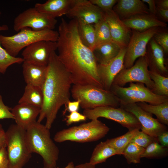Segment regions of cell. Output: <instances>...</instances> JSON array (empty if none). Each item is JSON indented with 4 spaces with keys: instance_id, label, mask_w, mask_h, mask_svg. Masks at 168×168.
Segmentation results:
<instances>
[{
    "instance_id": "1",
    "label": "cell",
    "mask_w": 168,
    "mask_h": 168,
    "mask_svg": "<svg viewBox=\"0 0 168 168\" xmlns=\"http://www.w3.org/2000/svg\"><path fill=\"white\" fill-rule=\"evenodd\" d=\"M58 32V56L70 73L72 84L103 88L97 73V60L93 51L80 38L77 20L68 22L62 18Z\"/></svg>"
},
{
    "instance_id": "2",
    "label": "cell",
    "mask_w": 168,
    "mask_h": 168,
    "mask_svg": "<svg viewBox=\"0 0 168 168\" xmlns=\"http://www.w3.org/2000/svg\"><path fill=\"white\" fill-rule=\"evenodd\" d=\"M45 79L42 87L43 102L37 122L46 119L45 126L50 129L58 110L70 101L71 85L70 73L58 58L52 53L47 66Z\"/></svg>"
},
{
    "instance_id": "3",
    "label": "cell",
    "mask_w": 168,
    "mask_h": 168,
    "mask_svg": "<svg viewBox=\"0 0 168 168\" xmlns=\"http://www.w3.org/2000/svg\"><path fill=\"white\" fill-rule=\"evenodd\" d=\"M26 140L30 152L42 158L43 168H56L59 150L45 125L37 121L31 124L26 130Z\"/></svg>"
},
{
    "instance_id": "4",
    "label": "cell",
    "mask_w": 168,
    "mask_h": 168,
    "mask_svg": "<svg viewBox=\"0 0 168 168\" xmlns=\"http://www.w3.org/2000/svg\"><path fill=\"white\" fill-rule=\"evenodd\" d=\"M71 94L75 100L80 101V106L84 110L120 106L119 99L112 92L95 86L73 85Z\"/></svg>"
},
{
    "instance_id": "5",
    "label": "cell",
    "mask_w": 168,
    "mask_h": 168,
    "mask_svg": "<svg viewBox=\"0 0 168 168\" xmlns=\"http://www.w3.org/2000/svg\"><path fill=\"white\" fill-rule=\"evenodd\" d=\"M58 37V31L54 30L35 31L25 28L12 35H0V43L9 54L16 57L22 49L34 43L42 40L57 42Z\"/></svg>"
},
{
    "instance_id": "6",
    "label": "cell",
    "mask_w": 168,
    "mask_h": 168,
    "mask_svg": "<svg viewBox=\"0 0 168 168\" xmlns=\"http://www.w3.org/2000/svg\"><path fill=\"white\" fill-rule=\"evenodd\" d=\"M110 129L98 119H93L57 132L54 140L59 143L68 141L80 143L94 142L104 137Z\"/></svg>"
},
{
    "instance_id": "7",
    "label": "cell",
    "mask_w": 168,
    "mask_h": 168,
    "mask_svg": "<svg viewBox=\"0 0 168 168\" xmlns=\"http://www.w3.org/2000/svg\"><path fill=\"white\" fill-rule=\"evenodd\" d=\"M9 168H22L31 157L27 147L26 130L16 124L11 125L6 132Z\"/></svg>"
},
{
    "instance_id": "8",
    "label": "cell",
    "mask_w": 168,
    "mask_h": 168,
    "mask_svg": "<svg viewBox=\"0 0 168 168\" xmlns=\"http://www.w3.org/2000/svg\"><path fill=\"white\" fill-rule=\"evenodd\" d=\"M110 91L118 98L120 105L139 102L157 105L168 101V96L156 94L140 82H130L128 87L112 84Z\"/></svg>"
},
{
    "instance_id": "9",
    "label": "cell",
    "mask_w": 168,
    "mask_h": 168,
    "mask_svg": "<svg viewBox=\"0 0 168 168\" xmlns=\"http://www.w3.org/2000/svg\"><path fill=\"white\" fill-rule=\"evenodd\" d=\"M83 114L91 120L103 117L116 122L128 130H140L141 126L136 117L120 107L106 106L84 110Z\"/></svg>"
},
{
    "instance_id": "10",
    "label": "cell",
    "mask_w": 168,
    "mask_h": 168,
    "mask_svg": "<svg viewBox=\"0 0 168 168\" xmlns=\"http://www.w3.org/2000/svg\"><path fill=\"white\" fill-rule=\"evenodd\" d=\"M148 67L149 60L147 54L139 58L131 67L123 69L116 76L112 84L123 87L128 82H140L145 84L153 92L155 85L150 78Z\"/></svg>"
},
{
    "instance_id": "11",
    "label": "cell",
    "mask_w": 168,
    "mask_h": 168,
    "mask_svg": "<svg viewBox=\"0 0 168 168\" xmlns=\"http://www.w3.org/2000/svg\"><path fill=\"white\" fill-rule=\"evenodd\" d=\"M57 22L56 18L40 12L34 7L26 9L16 17L13 29L16 32L25 28L35 31L54 30Z\"/></svg>"
},
{
    "instance_id": "12",
    "label": "cell",
    "mask_w": 168,
    "mask_h": 168,
    "mask_svg": "<svg viewBox=\"0 0 168 168\" xmlns=\"http://www.w3.org/2000/svg\"><path fill=\"white\" fill-rule=\"evenodd\" d=\"M158 31V27L152 28L142 32L133 31L126 48L124 68L131 67L137 58L147 55V44Z\"/></svg>"
},
{
    "instance_id": "13",
    "label": "cell",
    "mask_w": 168,
    "mask_h": 168,
    "mask_svg": "<svg viewBox=\"0 0 168 168\" xmlns=\"http://www.w3.org/2000/svg\"><path fill=\"white\" fill-rule=\"evenodd\" d=\"M120 107L134 115L140 124L141 131L157 138L162 132L167 130L166 125L153 118L152 114L142 109L136 103L120 105Z\"/></svg>"
},
{
    "instance_id": "14",
    "label": "cell",
    "mask_w": 168,
    "mask_h": 168,
    "mask_svg": "<svg viewBox=\"0 0 168 168\" xmlns=\"http://www.w3.org/2000/svg\"><path fill=\"white\" fill-rule=\"evenodd\" d=\"M104 14L102 10L90 0H74L66 15L72 19L95 24L104 18Z\"/></svg>"
},
{
    "instance_id": "15",
    "label": "cell",
    "mask_w": 168,
    "mask_h": 168,
    "mask_svg": "<svg viewBox=\"0 0 168 168\" xmlns=\"http://www.w3.org/2000/svg\"><path fill=\"white\" fill-rule=\"evenodd\" d=\"M57 50L56 42L42 40L26 47L22 53L24 61L47 66L50 55Z\"/></svg>"
},
{
    "instance_id": "16",
    "label": "cell",
    "mask_w": 168,
    "mask_h": 168,
    "mask_svg": "<svg viewBox=\"0 0 168 168\" xmlns=\"http://www.w3.org/2000/svg\"><path fill=\"white\" fill-rule=\"evenodd\" d=\"M104 12V18L108 26L112 40L121 48H126L131 37L130 29L113 9Z\"/></svg>"
},
{
    "instance_id": "17",
    "label": "cell",
    "mask_w": 168,
    "mask_h": 168,
    "mask_svg": "<svg viewBox=\"0 0 168 168\" xmlns=\"http://www.w3.org/2000/svg\"><path fill=\"white\" fill-rule=\"evenodd\" d=\"M126 48H121L118 54L105 64H97V72L103 88L110 91L116 76L124 68Z\"/></svg>"
},
{
    "instance_id": "18",
    "label": "cell",
    "mask_w": 168,
    "mask_h": 168,
    "mask_svg": "<svg viewBox=\"0 0 168 168\" xmlns=\"http://www.w3.org/2000/svg\"><path fill=\"white\" fill-rule=\"evenodd\" d=\"M40 108L26 104H18L11 109L16 124L26 130L36 122Z\"/></svg>"
},
{
    "instance_id": "19",
    "label": "cell",
    "mask_w": 168,
    "mask_h": 168,
    "mask_svg": "<svg viewBox=\"0 0 168 168\" xmlns=\"http://www.w3.org/2000/svg\"><path fill=\"white\" fill-rule=\"evenodd\" d=\"M122 20L130 29L140 32L154 27H165L167 26L166 23L150 14L136 15Z\"/></svg>"
},
{
    "instance_id": "20",
    "label": "cell",
    "mask_w": 168,
    "mask_h": 168,
    "mask_svg": "<svg viewBox=\"0 0 168 168\" xmlns=\"http://www.w3.org/2000/svg\"><path fill=\"white\" fill-rule=\"evenodd\" d=\"M117 3L113 10L123 20L136 15L150 14L148 7L142 0H118Z\"/></svg>"
},
{
    "instance_id": "21",
    "label": "cell",
    "mask_w": 168,
    "mask_h": 168,
    "mask_svg": "<svg viewBox=\"0 0 168 168\" xmlns=\"http://www.w3.org/2000/svg\"><path fill=\"white\" fill-rule=\"evenodd\" d=\"M22 67L23 74L26 84L42 89L46 77L47 66L24 61Z\"/></svg>"
},
{
    "instance_id": "22",
    "label": "cell",
    "mask_w": 168,
    "mask_h": 168,
    "mask_svg": "<svg viewBox=\"0 0 168 168\" xmlns=\"http://www.w3.org/2000/svg\"><path fill=\"white\" fill-rule=\"evenodd\" d=\"M74 0H48L36 3L34 7L39 12L53 18L66 15Z\"/></svg>"
},
{
    "instance_id": "23",
    "label": "cell",
    "mask_w": 168,
    "mask_h": 168,
    "mask_svg": "<svg viewBox=\"0 0 168 168\" xmlns=\"http://www.w3.org/2000/svg\"><path fill=\"white\" fill-rule=\"evenodd\" d=\"M152 39L150 40V54H147L149 67L150 69L156 71L162 75L168 77V70L165 63L164 51L154 39Z\"/></svg>"
},
{
    "instance_id": "24",
    "label": "cell",
    "mask_w": 168,
    "mask_h": 168,
    "mask_svg": "<svg viewBox=\"0 0 168 168\" xmlns=\"http://www.w3.org/2000/svg\"><path fill=\"white\" fill-rule=\"evenodd\" d=\"M121 49L119 46L111 40L96 46L93 51L98 64H105L116 57Z\"/></svg>"
},
{
    "instance_id": "25",
    "label": "cell",
    "mask_w": 168,
    "mask_h": 168,
    "mask_svg": "<svg viewBox=\"0 0 168 168\" xmlns=\"http://www.w3.org/2000/svg\"><path fill=\"white\" fill-rule=\"evenodd\" d=\"M116 155H120L118 151L106 141L101 142L94 149L89 162L96 166L105 162L108 158Z\"/></svg>"
},
{
    "instance_id": "26",
    "label": "cell",
    "mask_w": 168,
    "mask_h": 168,
    "mask_svg": "<svg viewBox=\"0 0 168 168\" xmlns=\"http://www.w3.org/2000/svg\"><path fill=\"white\" fill-rule=\"evenodd\" d=\"M43 102L42 89L26 84L24 93L18 101V104H26L41 108Z\"/></svg>"
},
{
    "instance_id": "27",
    "label": "cell",
    "mask_w": 168,
    "mask_h": 168,
    "mask_svg": "<svg viewBox=\"0 0 168 168\" xmlns=\"http://www.w3.org/2000/svg\"><path fill=\"white\" fill-rule=\"evenodd\" d=\"M145 111L155 115L157 119L161 124L168 125V101L157 105H152L145 102L136 103Z\"/></svg>"
},
{
    "instance_id": "28",
    "label": "cell",
    "mask_w": 168,
    "mask_h": 168,
    "mask_svg": "<svg viewBox=\"0 0 168 168\" xmlns=\"http://www.w3.org/2000/svg\"><path fill=\"white\" fill-rule=\"evenodd\" d=\"M77 21L79 35L82 42L93 51L96 44L95 30L94 25L80 21Z\"/></svg>"
},
{
    "instance_id": "29",
    "label": "cell",
    "mask_w": 168,
    "mask_h": 168,
    "mask_svg": "<svg viewBox=\"0 0 168 168\" xmlns=\"http://www.w3.org/2000/svg\"><path fill=\"white\" fill-rule=\"evenodd\" d=\"M9 29L7 25H0V31ZM22 58L12 56L9 54L2 47L0 43V74H4L7 68L11 65L16 63L20 64L23 63Z\"/></svg>"
},
{
    "instance_id": "30",
    "label": "cell",
    "mask_w": 168,
    "mask_h": 168,
    "mask_svg": "<svg viewBox=\"0 0 168 168\" xmlns=\"http://www.w3.org/2000/svg\"><path fill=\"white\" fill-rule=\"evenodd\" d=\"M139 130L134 129L128 130L124 135L115 138L107 139L106 141L111 146L122 155L127 145L132 139L138 133Z\"/></svg>"
},
{
    "instance_id": "31",
    "label": "cell",
    "mask_w": 168,
    "mask_h": 168,
    "mask_svg": "<svg viewBox=\"0 0 168 168\" xmlns=\"http://www.w3.org/2000/svg\"><path fill=\"white\" fill-rule=\"evenodd\" d=\"M149 73L150 78L154 84L153 92L158 95L168 96V77L162 76L151 69L149 70Z\"/></svg>"
},
{
    "instance_id": "32",
    "label": "cell",
    "mask_w": 168,
    "mask_h": 168,
    "mask_svg": "<svg viewBox=\"0 0 168 168\" xmlns=\"http://www.w3.org/2000/svg\"><path fill=\"white\" fill-rule=\"evenodd\" d=\"M94 26L95 34V47L112 40L108 26L104 18L94 24Z\"/></svg>"
},
{
    "instance_id": "33",
    "label": "cell",
    "mask_w": 168,
    "mask_h": 168,
    "mask_svg": "<svg viewBox=\"0 0 168 168\" xmlns=\"http://www.w3.org/2000/svg\"><path fill=\"white\" fill-rule=\"evenodd\" d=\"M168 148L162 146L157 141L153 142L145 148L141 158L160 159L167 156Z\"/></svg>"
},
{
    "instance_id": "34",
    "label": "cell",
    "mask_w": 168,
    "mask_h": 168,
    "mask_svg": "<svg viewBox=\"0 0 168 168\" xmlns=\"http://www.w3.org/2000/svg\"><path fill=\"white\" fill-rule=\"evenodd\" d=\"M145 148L133 142H130L124 150L122 155L127 163L137 164L141 162V156Z\"/></svg>"
},
{
    "instance_id": "35",
    "label": "cell",
    "mask_w": 168,
    "mask_h": 168,
    "mask_svg": "<svg viewBox=\"0 0 168 168\" xmlns=\"http://www.w3.org/2000/svg\"><path fill=\"white\" fill-rule=\"evenodd\" d=\"M157 141V138L152 137L141 131L132 139L130 142L134 143L145 148L153 142Z\"/></svg>"
},
{
    "instance_id": "36",
    "label": "cell",
    "mask_w": 168,
    "mask_h": 168,
    "mask_svg": "<svg viewBox=\"0 0 168 168\" xmlns=\"http://www.w3.org/2000/svg\"><path fill=\"white\" fill-rule=\"evenodd\" d=\"M156 43L163 49L164 52H168V34L166 32L158 31L153 36Z\"/></svg>"
},
{
    "instance_id": "37",
    "label": "cell",
    "mask_w": 168,
    "mask_h": 168,
    "mask_svg": "<svg viewBox=\"0 0 168 168\" xmlns=\"http://www.w3.org/2000/svg\"><path fill=\"white\" fill-rule=\"evenodd\" d=\"M93 4L96 6L104 12L113 9L117 2V0H89Z\"/></svg>"
},
{
    "instance_id": "38",
    "label": "cell",
    "mask_w": 168,
    "mask_h": 168,
    "mask_svg": "<svg viewBox=\"0 0 168 168\" xmlns=\"http://www.w3.org/2000/svg\"><path fill=\"white\" fill-rule=\"evenodd\" d=\"M86 119L83 114L78 111H75L71 112L69 115H67L65 119L67 125H69L73 123L85 121Z\"/></svg>"
},
{
    "instance_id": "39",
    "label": "cell",
    "mask_w": 168,
    "mask_h": 168,
    "mask_svg": "<svg viewBox=\"0 0 168 168\" xmlns=\"http://www.w3.org/2000/svg\"><path fill=\"white\" fill-rule=\"evenodd\" d=\"M14 119V117L11 112V109L5 105L0 95V119Z\"/></svg>"
},
{
    "instance_id": "40",
    "label": "cell",
    "mask_w": 168,
    "mask_h": 168,
    "mask_svg": "<svg viewBox=\"0 0 168 168\" xmlns=\"http://www.w3.org/2000/svg\"><path fill=\"white\" fill-rule=\"evenodd\" d=\"M0 168H9V160L6 147L0 149Z\"/></svg>"
},
{
    "instance_id": "41",
    "label": "cell",
    "mask_w": 168,
    "mask_h": 168,
    "mask_svg": "<svg viewBox=\"0 0 168 168\" xmlns=\"http://www.w3.org/2000/svg\"><path fill=\"white\" fill-rule=\"evenodd\" d=\"M80 106V101L79 100H77L73 101H69L65 105V109L64 113L66 111H68L70 113L78 111Z\"/></svg>"
},
{
    "instance_id": "42",
    "label": "cell",
    "mask_w": 168,
    "mask_h": 168,
    "mask_svg": "<svg viewBox=\"0 0 168 168\" xmlns=\"http://www.w3.org/2000/svg\"><path fill=\"white\" fill-rule=\"evenodd\" d=\"M158 142L163 147H168V131H166L160 133L157 137Z\"/></svg>"
},
{
    "instance_id": "43",
    "label": "cell",
    "mask_w": 168,
    "mask_h": 168,
    "mask_svg": "<svg viewBox=\"0 0 168 168\" xmlns=\"http://www.w3.org/2000/svg\"><path fill=\"white\" fill-rule=\"evenodd\" d=\"M142 1L143 2H145L148 4L149 7L148 9L150 13L155 16L157 12L155 1L154 0H142Z\"/></svg>"
},
{
    "instance_id": "44",
    "label": "cell",
    "mask_w": 168,
    "mask_h": 168,
    "mask_svg": "<svg viewBox=\"0 0 168 168\" xmlns=\"http://www.w3.org/2000/svg\"><path fill=\"white\" fill-rule=\"evenodd\" d=\"M3 147H6V132L0 124V149Z\"/></svg>"
},
{
    "instance_id": "45",
    "label": "cell",
    "mask_w": 168,
    "mask_h": 168,
    "mask_svg": "<svg viewBox=\"0 0 168 168\" xmlns=\"http://www.w3.org/2000/svg\"><path fill=\"white\" fill-rule=\"evenodd\" d=\"M157 12H158L163 19L167 21H168V9L157 8Z\"/></svg>"
},
{
    "instance_id": "46",
    "label": "cell",
    "mask_w": 168,
    "mask_h": 168,
    "mask_svg": "<svg viewBox=\"0 0 168 168\" xmlns=\"http://www.w3.org/2000/svg\"><path fill=\"white\" fill-rule=\"evenodd\" d=\"M157 5V8L168 9V0H161L156 1Z\"/></svg>"
},
{
    "instance_id": "47",
    "label": "cell",
    "mask_w": 168,
    "mask_h": 168,
    "mask_svg": "<svg viewBox=\"0 0 168 168\" xmlns=\"http://www.w3.org/2000/svg\"><path fill=\"white\" fill-rule=\"evenodd\" d=\"M75 168H96V167L88 162L78 164L75 166Z\"/></svg>"
},
{
    "instance_id": "48",
    "label": "cell",
    "mask_w": 168,
    "mask_h": 168,
    "mask_svg": "<svg viewBox=\"0 0 168 168\" xmlns=\"http://www.w3.org/2000/svg\"><path fill=\"white\" fill-rule=\"evenodd\" d=\"M75 166L73 162L72 161L69 162L68 165L64 168H75ZM57 168H59L57 167Z\"/></svg>"
},
{
    "instance_id": "49",
    "label": "cell",
    "mask_w": 168,
    "mask_h": 168,
    "mask_svg": "<svg viewBox=\"0 0 168 168\" xmlns=\"http://www.w3.org/2000/svg\"><path fill=\"white\" fill-rule=\"evenodd\" d=\"M1 11L0 10V16L1 15Z\"/></svg>"
}]
</instances>
